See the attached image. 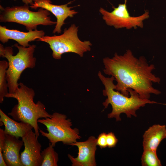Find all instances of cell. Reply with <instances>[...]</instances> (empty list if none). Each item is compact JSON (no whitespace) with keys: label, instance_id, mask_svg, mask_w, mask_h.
Returning <instances> with one entry per match:
<instances>
[{"label":"cell","instance_id":"obj_10","mask_svg":"<svg viewBox=\"0 0 166 166\" xmlns=\"http://www.w3.org/2000/svg\"><path fill=\"white\" fill-rule=\"evenodd\" d=\"M70 2L62 5H56L52 4L50 0H34L30 7L32 9L42 8L53 14L57 18L56 23L53 31V34L61 33V27L65 24V21L68 17H73L77 12L72 10V7H69Z\"/></svg>","mask_w":166,"mask_h":166},{"label":"cell","instance_id":"obj_9","mask_svg":"<svg viewBox=\"0 0 166 166\" xmlns=\"http://www.w3.org/2000/svg\"><path fill=\"white\" fill-rule=\"evenodd\" d=\"M38 138L32 129L22 138L24 149L21 153L20 158L23 166H41L42 146Z\"/></svg>","mask_w":166,"mask_h":166},{"label":"cell","instance_id":"obj_17","mask_svg":"<svg viewBox=\"0 0 166 166\" xmlns=\"http://www.w3.org/2000/svg\"><path fill=\"white\" fill-rule=\"evenodd\" d=\"M8 67V62L0 61V103H2L4 98L8 93L7 82L6 77V71Z\"/></svg>","mask_w":166,"mask_h":166},{"label":"cell","instance_id":"obj_15","mask_svg":"<svg viewBox=\"0 0 166 166\" xmlns=\"http://www.w3.org/2000/svg\"><path fill=\"white\" fill-rule=\"evenodd\" d=\"M0 121L5 126L4 133L14 136L17 138L23 137L33 128L30 124L21 122L19 123L11 119L0 109Z\"/></svg>","mask_w":166,"mask_h":166},{"label":"cell","instance_id":"obj_13","mask_svg":"<svg viewBox=\"0 0 166 166\" xmlns=\"http://www.w3.org/2000/svg\"><path fill=\"white\" fill-rule=\"evenodd\" d=\"M19 139L5 133L2 155L7 166H23L20 151L24 143L22 140Z\"/></svg>","mask_w":166,"mask_h":166},{"label":"cell","instance_id":"obj_21","mask_svg":"<svg viewBox=\"0 0 166 166\" xmlns=\"http://www.w3.org/2000/svg\"><path fill=\"white\" fill-rule=\"evenodd\" d=\"M118 142L117 139L114 133L112 132H109L107 134V147L109 148H113L115 146Z\"/></svg>","mask_w":166,"mask_h":166},{"label":"cell","instance_id":"obj_22","mask_svg":"<svg viewBox=\"0 0 166 166\" xmlns=\"http://www.w3.org/2000/svg\"><path fill=\"white\" fill-rule=\"evenodd\" d=\"M16 1L17 0H14ZM22 2L25 4H31L34 2V0H22Z\"/></svg>","mask_w":166,"mask_h":166},{"label":"cell","instance_id":"obj_12","mask_svg":"<svg viewBox=\"0 0 166 166\" xmlns=\"http://www.w3.org/2000/svg\"><path fill=\"white\" fill-rule=\"evenodd\" d=\"M45 34L43 30L37 29L25 32L9 29L5 26H0V41L4 44L8 42L9 39H12L17 42L20 45L27 47L30 45L29 42L39 39Z\"/></svg>","mask_w":166,"mask_h":166},{"label":"cell","instance_id":"obj_18","mask_svg":"<svg viewBox=\"0 0 166 166\" xmlns=\"http://www.w3.org/2000/svg\"><path fill=\"white\" fill-rule=\"evenodd\" d=\"M142 166H161L160 160L158 158L156 151L150 150H144L141 158Z\"/></svg>","mask_w":166,"mask_h":166},{"label":"cell","instance_id":"obj_4","mask_svg":"<svg viewBox=\"0 0 166 166\" xmlns=\"http://www.w3.org/2000/svg\"><path fill=\"white\" fill-rule=\"evenodd\" d=\"M14 46L18 49V53L15 55H13L12 47H4L0 44V56L5 57L8 61L6 77L9 93H13L16 90L19 86L18 81L22 72L27 68H34L36 61L34 55L36 45H30L25 47L16 43Z\"/></svg>","mask_w":166,"mask_h":166},{"label":"cell","instance_id":"obj_6","mask_svg":"<svg viewBox=\"0 0 166 166\" xmlns=\"http://www.w3.org/2000/svg\"><path fill=\"white\" fill-rule=\"evenodd\" d=\"M29 5L6 7L0 6V22H13L24 26L28 31L37 29L38 25L52 26L56 22L51 20L50 12L39 8L37 11L30 10Z\"/></svg>","mask_w":166,"mask_h":166},{"label":"cell","instance_id":"obj_11","mask_svg":"<svg viewBox=\"0 0 166 166\" xmlns=\"http://www.w3.org/2000/svg\"><path fill=\"white\" fill-rule=\"evenodd\" d=\"M69 145L76 146L78 150V156L74 157L68 154V158L72 166H96L95 155L97 150V138L93 136L89 137L86 140L77 142Z\"/></svg>","mask_w":166,"mask_h":166},{"label":"cell","instance_id":"obj_14","mask_svg":"<svg viewBox=\"0 0 166 166\" xmlns=\"http://www.w3.org/2000/svg\"><path fill=\"white\" fill-rule=\"evenodd\" d=\"M166 138L165 125L156 124L151 126L144 132L143 136V150L156 151L160 142Z\"/></svg>","mask_w":166,"mask_h":166},{"label":"cell","instance_id":"obj_20","mask_svg":"<svg viewBox=\"0 0 166 166\" xmlns=\"http://www.w3.org/2000/svg\"><path fill=\"white\" fill-rule=\"evenodd\" d=\"M107 134L105 132L102 133L97 138V145L101 148H105L107 147Z\"/></svg>","mask_w":166,"mask_h":166},{"label":"cell","instance_id":"obj_3","mask_svg":"<svg viewBox=\"0 0 166 166\" xmlns=\"http://www.w3.org/2000/svg\"><path fill=\"white\" fill-rule=\"evenodd\" d=\"M35 93L34 90L23 83L20 82L16 90L12 93H8L5 97L16 99L18 104L14 106L8 115L14 120L28 123L33 127L38 138L39 136V127L38 120L40 118L51 117L46 111L45 106L41 102H34Z\"/></svg>","mask_w":166,"mask_h":166},{"label":"cell","instance_id":"obj_5","mask_svg":"<svg viewBox=\"0 0 166 166\" xmlns=\"http://www.w3.org/2000/svg\"><path fill=\"white\" fill-rule=\"evenodd\" d=\"M78 31V27L73 24L68 28L65 29L63 33L60 35H45L37 40L49 45L55 59H60L62 54L70 52L82 57L85 52L90 51L92 44L89 41L80 40Z\"/></svg>","mask_w":166,"mask_h":166},{"label":"cell","instance_id":"obj_2","mask_svg":"<svg viewBox=\"0 0 166 166\" xmlns=\"http://www.w3.org/2000/svg\"><path fill=\"white\" fill-rule=\"evenodd\" d=\"M98 76L104 86L103 94L107 97L102 103L104 109L107 108L109 104L112 107L111 112L107 115L109 118H115L116 121H121L120 116L122 113H125L128 118H131L132 116L136 117V111L141 107L148 104L157 103L149 99L140 98L138 94L131 89H128L130 96H126L115 89L114 77H106L100 71Z\"/></svg>","mask_w":166,"mask_h":166},{"label":"cell","instance_id":"obj_7","mask_svg":"<svg viewBox=\"0 0 166 166\" xmlns=\"http://www.w3.org/2000/svg\"><path fill=\"white\" fill-rule=\"evenodd\" d=\"M38 122L46 127L48 132L40 129L39 132L49 140L53 147L57 142L69 145L81 138L78 129L71 128V120L67 118L65 115L55 112L50 117L39 119Z\"/></svg>","mask_w":166,"mask_h":166},{"label":"cell","instance_id":"obj_19","mask_svg":"<svg viewBox=\"0 0 166 166\" xmlns=\"http://www.w3.org/2000/svg\"><path fill=\"white\" fill-rule=\"evenodd\" d=\"M5 133L4 130L0 128V166H7L2 155V148L4 142Z\"/></svg>","mask_w":166,"mask_h":166},{"label":"cell","instance_id":"obj_1","mask_svg":"<svg viewBox=\"0 0 166 166\" xmlns=\"http://www.w3.org/2000/svg\"><path fill=\"white\" fill-rule=\"evenodd\" d=\"M103 62L104 72L114 77L117 82L115 89L124 95L129 97L128 89L135 90L144 99H149L151 94L161 93L152 86L153 83L160 81L152 72L155 66L149 64L144 56L137 58L128 49L123 55L115 53L112 58H104Z\"/></svg>","mask_w":166,"mask_h":166},{"label":"cell","instance_id":"obj_8","mask_svg":"<svg viewBox=\"0 0 166 166\" xmlns=\"http://www.w3.org/2000/svg\"><path fill=\"white\" fill-rule=\"evenodd\" d=\"M126 2L127 0H125L124 4H119L117 7L114 8L113 10L111 12L101 8L99 11L103 19L107 25L113 26L117 29L143 28V21L149 17V12L145 11L143 14L139 16H131L127 9Z\"/></svg>","mask_w":166,"mask_h":166},{"label":"cell","instance_id":"obj_16","mask_svg":"<svg viewBox=\"0 0 166 166\" xmlns=\"http://www.w3.org/2000/svg\"><path fill=\"white\" fill-rule=\"evenodd\" d=\"M42 158L41 166H57L58 161V153L49 143V146L41 152Z\"/></svg>","mask_w":166,"mask_h":166}]
</instances>
